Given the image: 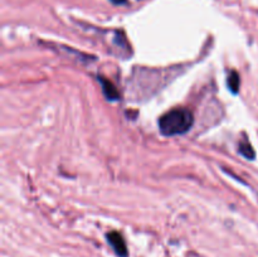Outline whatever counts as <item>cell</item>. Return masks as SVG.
<instances>
[{
    "label": "cell",
    "mask_w": 258,
    "mask_h": 257,
    "mask_svg": "<svg viewBox=\"0 0 258 257\" xmlns=\"http://www.w3.org/2000/svg\"><path fill=\"white\" fill-rule=\"evenodd\" d=\"M194 123V116L188 108H173L159 120L160 133L165 136H175L188 133Z\"/></svg>",
    "instance_id": "cell-1"
},
{
    "label": "cell",
    "mask_w": 258,
    "mask_h": 257,
    "mask_svg": "<svg viewBox=\"0 0 258 257\" xmlns=\"http://www.w3.org/2000/svg\"><path fill=\"white\" fill-rule=\"evenodd\" d=\"M107 241L118 256H127V247H126L125 239H123V237L118 232H110V233H107Z\"/></svg>",
    "instance_id": "cell-2"
},
{
    "label": "cell",
    "mask_w": 258,
    "mask_h": 257,
    "mask_svg": "<svg viewBox=\"0 0 258 257\" xmlns=\"http://www.w3.org/2000/svg\"><path fill=\"white\" fill-rule=\"evenodd\" d=\"M100 82H101V85H102L103 93H105V96L108 98V100H117V98L120 97V95H118V91L116 90V87L113 86V83H111L110 81L105 80L103 77H100Z\"/></svg>",
    "instance_id": "cell-3"
},
{
    "label": "cell",
    "mask_w": 258,
    "mask_h": 257,
    "mask_svg": "<svg viewBox=\"0 0 258 257\" xmlns=\"http://www.w3.org/2000/svg\"><path fill=\"white\" fill-rule=\"evenodd\" d=\"M239 153L247 159H254V155H256L253 148H252V145L247 140H243L239 143Z\"/></svg>",
    "instance_id": "cell-4"
},
{
    "label": "cell",
    "mask_w": 258,
    "mask_h": 257,
    "mask_svg": "<svg viewBox=\"0 0 258 257\" xmlns=\"http://www.w3.org/2000/svg\"><path fill=\"white\" fill-rule=\"evenodd\" d=\"M227 82H228V87H229V90L232 91V92H233V93L238 92L239 76H238V73L236 72V71H232V72L229 73Z\"/></svg>",
    "instance_id": "cell-5"
}]
</instances>
